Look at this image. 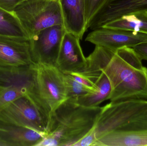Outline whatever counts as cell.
Wrapping results in <instances>:
<instances>
[{
    "instance_id": "cell-20",
    "label": "cell",
    "mask_w": 147,
    "mask_h": 146,
    "mask_svg": "<svg viewBox=\"0 0 147 146\" xmlns=\"http://www.w3.org/2000/svg\"><path fill=\"white\" fill-rule=\"evenodd\" d=\"M64 79L68 99L76 102L80 97L95 92L74 79L70 74H65Z\"/></svg>"
},
{
    "instance_id": "cell-3",
    "label": "cell",
    "mask_w": 147,
    "mask_h": 146,
    "mask_svg": "<svg viewBox=\"0 0 147 146\" xmlns=\"http://www.w3.org/2000/svg\"><path fill=\"white\" fill-rule=\"evenodd\" d=\"M34 69L33 84L26 97L38 110L47 131L53 113L68 99L65 74L56 66L34 63Z\"/></svg>"
},
{
    "instance_id": "cell-21",
    "label": "cell",
    "mask_w": 147,
    "mask_h": 146,
    "mask_svg": "<svg viewBox=\"0 0 147 146\" xmlns=\"http://www.w3.org/2000/svg\"><path fill=\"white\" fill-rule=\"evenodd\" d=\"M108 0H84V16L88 29L92 20L102 9Z\"/></svg>"
},
{
    "instance_id": "cell-24",
    "label": "cell",
    "mask_w": 147,
    "mask_h": 146,
    "mask_svg": "<svg viewBox=\"0 0 147 146\" xmlns=\"http://www.w3.org/2000/svg\"><path fill=\"white\" fill-rule=\"evenodd\" d=\"M133 49L141 60L147 61V43L137 45Z\"/></svg>"
},
{
    "instance_id": "cell-17",
    "label": "cell",
    "mask_w": 147,
    "mask_h": 146,
    "mask_svg": "<svg viewBox=\"0 0 147 146\" xmlns=\"http://www.w3.org/2000/svg\"><path fill=\"white\" fill-rule=\"evenodd\" d=\"M102 27L147 33V13L125 15L106 23Z\"/></svg>"
},
{
    "instance_id": "cell-13",
    "label": "cell",
    "mask_w": 147,
    "mask_h": 146,
    "mask_svg": "<svg viewBox=\"0 0 147 146\" xmlns=\"http://www.w3.org/2000/svg\"><path fill=\"white\" fill-rule=\"evenodd\" d=\"M45 134L0 120V146H37Z\"/></svg>"
},
{
    "instance_id": "cell-4",
    "label": "cell",
    "mask_w": 147,
    "mask_h": 146,
    "mask_svg": "<svg viewBox=\"0 0 147 146\" xmlns=\"http://www.w3.org/2000/svg\"><path fill=\"white\" fill-rule=\"evenodd\" d=\"M146 115L147 100L111 102L101 107L96 125L86 136L94 146L97 140L101 137Z\"/></svg>"
},
{
    "instance_id": "cell-12",
    "label": "cell",
    "mask_w": 147,
    "mask_h": 146,
    "mask_svg": "<svg viewBox=\"0 0 147 146\" xmlns=\"http://www.w3.org/2000/svg\"><path fill=\"white\" fill-rule=\"evenodd\" d=\"M33 63L29 40L0 37V66H28Z\"/></svg>"
},
{
    "instance_id": "cell-1",
    "label": "cell",
    "mask_w": 147,
    "mask_h": 146,
    "mask_svg": "<svg viewBox=\"0 0 147 146\" xmlns=\"http://www.w3.org/2000/svg\"><path fill=\"white\" fill-rule=\"evenodd\" d=\"M102 71L111 85V102L147 100V68L133 48L117 49Z\"/></svg>"
},
{
    "instance_id": "cell-2",
    "label": "cell",
    "mask_w": 147,
    "mask_h": 146,
    "mask_svg": "<svg viewBox=\"0 0 147 146\" xmlns=\"http://www.w3.org/2000/svg\"><path fill=\"white\" fill-rule=\"evenodd\" d=\"M101 110L99 106L85 107L67 99L53 113L37 146H74L93 129Z\"/></svg>"
},
{
    "instance_id": "cell-7",
    "label": "cell",
    "mask_w": 147,
    "mask_h": 146,
    "mask_svg": "<svg viewBox=\"0 0 147 146\" xmlns=\"http://www.w3.org/2000/svg\"><path fill=\"white\" fill-rule=\"evenodd\" d=\"M0 120L46 133V129L38 111L30 99L25 96L16 99L1 111Z\"/></svg>"
},
{
    "instance_id": "cell-23",
    "label": "cell",
    "mask_w": 147,
    "mask_h": 146,
    "mask_svg": "<svg viewBox=\"0 0 147 146\" xmlns=\"http://www.w3.org/2000/svg\"><path fill=\"white\" fill-rule=\"evenodd\" d=\"M26 0H0V8L10 13H14L16 7Z\"/></svg>"
},
{
    "instance_id": "cell-5",
    "label": "cell",
    "mask_w": 147,
    "mask_h": 146,
    "mask_svg": "<svg viewBox=\"0 0 147 146\" xmlns=\"http://www.w3.org/2000/svg\"><path fill=\"white\" fill-rule=\"evenodd\" d=\"M14 13L29 39L46 28L63 25L59 0H26L16 7Z\"/></svg>"
},
{
    "instance_id": "cell-10",
    "label": "cell",
    "mask_w": 147,
    "mask_h": 146,
    "mask_svg": "<svg viewBox=\"0 0 147 146\" xmlns=\"http://www.w3.org/2000/svg\"><path fill=\"white\" fill-rule=\"evenodd\" d=\"M80 39L73 33L66 32L59 49L56 67L65 74L80 73L86 64Z\"/></svg>"
},
{
    "instance_id": "cell-9",
    "label": "cell",
    "mask_w": 147,
    "mask_h": 146,
    "mask_svg": "<svg viewBox=\"0 0 147 146\" xmlns=\"http://www.w3.org/2000/svg\"><path fill=\"white\" fill-rule=\"evenodd\" d=\"M85 40L116 52L125 46L133 48L137 45L147 43V33L102 27L93 30Z\"/></svg>"
},
{
    "instance_id": "cell-16",
    "label": "cell",
    "mask_w": 147,
    "mask_h": 146,
    "mask_svg": "<svg viewBox=\"0 0 147 146\" xmlns=\"http://www.w3.org/2000/svg\"><path fill=\"white\" fill-rule=\"evenodd\" d=\"M115 52L105 47L96 45L92 53L86 57V64L84 69L81 73H77L96 85L103 74L102 69Z\"/></svg>"
},
{
    "instance_id": "cell-19",
    "label": "cell",
    "mask_w": 147,
    "mask_h": 146,
    "mask_svg": "<svg viewBox=\"0 0 147 146\" xmlns=\"http://www.w3.org/2000/svg\"><path fill=\"white\" fill-rule=\"evenodd\" d=\"M96 85L98 87L97 91L90 93L78 99L76 103L85 107L98 106L104 101L109 99L111 87L109 80L103 73Z\"/></svg>"
},
{
    "instance_id": "cell-18",
    "label": "cell",
    "mask_w": 147,
    "mask_h": 146,
    "mask_svg": "<svg viewBox=\"0 0 147 146\" xmlns=\"http://www.w3.org/2000/svg\"><path fill=\"white\" fill-rule=\"evenodd\" d=\"M0 37L25 40L30 39L15 14L1 8Z\"/></svg>"
},
{
    "instance_id": "cell-22",
    "label": "cell",
    "mask_w": 147,
    "mask_h": 146,
    "mask_svg": "<svg viewBox=\"0 0 147 146\" xmlns=\"http://www.w3.org/2000/svg\"><path fill=\"white\" fill-rule=\"evenodd\" d=\"M23 96L20 91L16 87L0 85V111L11 102Z\"/></svg>"
},
{
    "instance_id": "cell-14",
    "label": "cell",
    "mask_w": 147,
    "mask_h": 146,
    "mask_svg": "<svg viewBox=\"0 0 147 146\" xmlns=\"http://www.w3.org/2000/svg\"><path fill=\"white\" fill-rule=\"evenodd\" d=\"M34 73V63L28 66H0V85L16 87L27 96L32 87Z\"/></svg>"
},
{
    "instance_id": "cell-25",
    "label": "cell",
    "mask_w": 147,
    "mask_h": 146,
    "mask_svg": "<svg viewBox=\"0 0 147 146\" xmlns=\"http://www.w3.org/2000/svg\"></svg>"
},
{
    "instance_id": "cell-11",
    "label": "cell",
    "mask_w": 147,
    "mask_h": 146,
    "mask_svg": "<svg viewBox=\"0 0 147 146\" xmlns=\"http://www.w3.org/2000/svg\"><path fill=\"white\" fill-rule=\"evenodd\" d=\"M147 12V0H108L89 28L93 31L125 15Z\"/></svg>"
},
{
    "instance_id": "cell-8",
    "label": "cell",
    "mask_w": 147,
    "mask_h": 146,
    "mask_svg": "<svg viewBox=\"0 0 147 146\" xmlns=\"http://www.w3.org/2000/svg\"><path fill=\"white\" fill-rule=\"evenodd\" d=\"M147 146V115L137 118L96 141L94 146Z\"/></svg>"
},
{
    "instance_id": "cell-6",
    "label": "cell",
    "mask_w": 147,
    "mask_h": 146,
    "mask_svg": "<svg viewBox=\"0 0 147 146\" xmlns=\"http://www.w3.org/2000/svg\"><path fill=\"white\" fill-rule=\"evenodd\" d=\"M66 30L63 25L50 27L29 39L34 63L56 66L61 43Z\"/></svg>"
},
{
    "instance_id": "cell-15",
    "label": "cell",
    "mask_w": 147,
    "mask_h": 146,
    "mask_svg": "<svg viewBox=\"0 0 147 146\" xmlns=\"http://www.w3.org/2000/svg\"><path fill=\"white\" fill-rule=\"evenodd\" d=\"M63 25L66 32L82 39L87 30L84 16V0H59Z\"/></svg>"
}]
</instances>
